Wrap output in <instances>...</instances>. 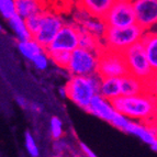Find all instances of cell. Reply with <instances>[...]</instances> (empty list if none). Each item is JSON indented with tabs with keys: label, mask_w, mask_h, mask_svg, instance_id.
<instances>
[{
	"label": "cell",
	"mask_w": 157,
	"mask_h": 157,
	"mask_svg": "<svg viewBox=\"0 0 157 157\" xmlns=\"http://www.w3.org/2000/svg\"><path fill=\"white\" fill-rule=\"evenodd\" d=\"M58 92L62 94V97H66V88H65V86L60 87L59 89H58Z\"/></svg>",
	"instance_id": "cell-34"
},
{
	"label": "cell",
	"mask_w": 157,
	"mask_h": 157,
	"mask_svg": "<svg viewBox=\"0 0 157 157\" xmlns=\"http://www.w3.org/2000/svg\"><path fill=\"white\" fill-rule=\"evenodd\" d=\"M53 147H54V151L56 152V154H62L64 151L67 149V144L64 140H56L54 141V144H53Z\"/></svg>",
	"instance_id": "cell-30"
},
{
	"label": "cell",
	"mask_w": 157,
	"mask_h": 157,
	"mask_svg": "<svg viewBox=\"0 0 157 157\" xmlns=\"http://www.w3.org/2000/svg\"><path fill=\"white\" fill-rule=\"evenodd\" d=\"M117 1H132V0H117Z\"/></svg>",
	"instance_id": "cell-37"
},
{
	"label": "cell",
	"mask_w": 157,
	"mask_h": 157,
	"mask_svg": "<svg viewBox=\"0 0 157 157\" xmlns=\"http://www.w3.org/2000/svg\"><path fill=\"white\" fill-rule=\"evenodd\" d=\"M8 24L10 26V29L12 30L13 34L16 35L18 42H24L28 40L32 39V35L30 33L28 26H26L25 19L21 18L20 16L17 14L16 17H13L8 21Z\"/></svg>",
	"instance_id": "cell-19"
},
{
	"label": "cell",
	"mask_w": 157,
	"mask_h": 157,
	"mask_svg": "<svg viewBox=\"0 0 157 157\" xmlns=\"http://www.w3.org/2000/svg\"><path fill=\"white\" fill-rule=\"evenodd\" d=\"M30 110H32L35 113H41L43 111V105L39 102H30Z\"/></svg>",
	"instance_id": "cell-33"
},
{
	"label": "cell",
	"mask_w": 157,
	"mask_h": 157,
	"mask_svg": "<svg viewBox=\"0 0 157 157\" xmlns=\"http://www.w3.org/2000/svg\"><path fill=\"white\" fill-rule=\"evenodd\" d=\"M0 13L7 21L16 17L18 14L16 0H0Z\"/></svg>",
	"instance_id": "cell-21"
},
{
	"label": "cell",
	"mask_w": 157,
	"mask_h": 157,
	"mask_svg": "<svg viewBox=\"0 0 157 157\" xmlns=\"http://www.w3.org/2000/svg\"><path fill=\"white\" fill-rule=\"evenodd\" d=\"M98 74L101 78L105 77H123L128 74V65L123 53L105 50L100 54V63Z\"/></svg>",
	"instance_id": "cell-7"
},
{
	"label": "cell",
	"mask_w": 157,
	"mask_h": 157,
	"mask_svg": "<svg viewBox=\"0 0 157 157\" xmlns=\"http://www.w3.org/2000/svg\"><path fill=\"white\" fill-rule=\"evenodd\" d=\"M24 146H25L26 152L29 153L31 157H39L40 156V149L37 146L36 142L34 136L30 132H25L24 134Z\"/></svg>",
	"instance_id": "cell-24"
},
{
	"label": "cell",
	"mask_w": 157,
	"mask_h": 157,
	"mask_svg": "<svg viewBox=\"0 0 157 157\" xmlns=\"http://www.w3.org/2000/svg\"><path fill=\"white\" fill-rule=\"evenodd\" d=\"M47 7V9L58 11L63 10L65 8H69L71 5V0H42Z\"/></svg>",
	"instance_id": "cell-27"
},
{
	"label": "cell",
	"mask_w": 157,
	"mask_h": 157,
	"mask_svg": "<svg viewBox=\"0 0 157 157\" xmlns=\"http://www.w3.org/2000/svg\"><path fill=\"white\" fill-rule=\"evenodd\" d=\"M86 111L90 114L105 121L108 123H111V121L117 112L112 101L103 98L101 94L94 96Z\"/></svg>",
	"instance_id": "cell-12"
},
{
	"label": "cell",
	"mask_w": 157,
	"mask_h": 157,
	"mask_svg": "<svg viewBox=\"0 0 157 157\" xmlns=\"http://www.w3.org/2000/svg\"><path fill=\"white\" fill-rule=\"evenodd\" d=\"M73 157H85V156H81V155H74Z\"/></svg>",
	"instance_id": "cell-36"
},
{
	"label": "cell",
	"mask_w": 157,
	"mask_h": 157,
	"mask_svg": "<svg viewBox=\"0 0 157 157\" xmlns=\"http://www.w3.org/2000/svg\"><path fill=\"white\" fill-rule=\"evenodd\" d=\"M18 50L24 58H26L30 62H33V59L40 54L46 52V48L43 47L37 41L32 39L24 41V42H18Z\"/></svg>",
	"instance_id": "cell-18"
},
{
	"label": "cell",
	"mask_w": 157,
	"mask_h": 157,
	"mask_svg": "<svg viewBox=\"0 0 157 157\" xmlns=\"http://www.w3.org/2000/svg\"><path fill=\"white\" fill-rule=\"evenodd\" d=\"M136 24L145 31L157 25V0H132Z\"/></svg>",
	"instance_id": "cell-11"
},
{
	"label": "cell",
	"mask_w": 157,
	"mask_h": 157,
	"mask_svg": "<svg viewBox=\"0 0 157 157\" xmlns=\"http://www.w3.org/2000/svg\"><path fill=\"white\" fill-rule=\"evenodd\" d=\"M79 47L94 52H101L102 50H105L102 40L94 36L92 34L81 29H79Z\"/></svg>",
	"instance_id": "cell-20"
},
{
	"label": "cell",
	"mask_w": 157,
	"mask_h": 157,
	"mask_svg": "<svg viewBox=\"0 0 157 157\" xmlns=\"http://www.w3.org/2000/svg\"><path fill=\"white\" fill-rule=\"evenodd\" d=\"M50 60H51V58H50V56H48V54H47V52H44L34 58L32 64H33V65L35 66V68L39 69V71H45V69L48 67Z\"/></svg>",
	"instance_id": "cell-28"
},
{
	"label": "cell",
	"mask_w": 157,
	"mask_h": 157,
	"mask_svg": "<svg viewBox=\"0 0 157 157\" xmlns=\"http://www.w3.org/2000/svg\"><path fill=\"white\" fill-rule=\"evenodd\" d=\"M123 55L128 65V74L141 79L144 82L148 81L149 78L153 76L154 71L148 62L143 43L139 42L133 46L128 47V50L123 52Z\"/></svg>",
	"instance_id": "cell-5"
},
{
	"label": "cell",
	"mask_w": 157,
	"mask_h": 157,
	"mask_svg": "<svg viewBox=\"0 0 157 157\" xmlns=\"http://www.w3.org/2000/svg\"><path fill=\"white\" fill-rule=\"evenodd\" d=\"M65 20L58 11L53 10V9H46L43 12L41 28L39 32L33 36V39L46 48L53 42V40L55 39L57 33L65 25Z\"/></svg>",
	"instance_id": "cell-6"
},
{
	"label": "cell",
	"mask_w": 157,
	"mask_h": 157,
	"mask_svg": "<svg viewBox=\"0 0 157 157\" xmlns=\"http://www.w3.org/2000/svg\"><path fill=\"white\" fill-rule=\"evenodd\" d=\"M50 56L51 60L55 64L56 66H58L59 68L66 69L69 64L71 60V53L68 52H55V53H47Z\"/></svg>",
	"instance_id": "cell-23"
},
{
	"label": "cell",
	"mask_w": 157,
	"mask_h": 157,
	"mask_svg": "<svg viewBox=\"0 0 157 157\" xmlns=\"http://www.w3.org/2000/svg\"><path fill=\"white\" fill-rule=\"evenodd\" d=\"M117 0H76L75 6L86 10L91 16L105 18Z\"/></svg>",
	"instance_id": "cell-13"
},
{
	"label": "cell",
	"mask_w": 157,
	"mask_h": 157,
	"mask_svg": "<svg viewBox=\"0 0 157 157\" xmlns=\"http://www.w3.org/2000/svg\"><path fill=\"white\" fill-rule=\"evenodd\" d=\"M108 28H128L136 24V17L132 1H117L105 17Z\"/></svg>",
	"instance_id": "cell-9"
},
{
	"label": "cell",
	"mask_w": 157,
	"mask_h": 157,
	"mask_svg": "<svg viewBox=\"0 0 157 157\" xmlns=\"http://www.w3.org/2000/svg\"><path fill=\"white\" fill-rule=\"evenodd\" d=\"M64 128L63 121L60 120L58 117H52L50 119V135L54 141L60 140L63 137Z\"/></svg>",
	"instance_id": "cell-22"
},
{
	"label": "cell",
	"mask_w": 157,
	"mask_h": 157,
	"mask_svg": "<svg viewBox=\"0 0 157 157\" xmlns=\"http://www.w3.org/2000/svg\"><path fill=\"white\" fill-rule=\"evenodd\" d=\"M101 52H94V51L86 50L82 47H78L74 52H71V60H69L66 71L71 76L96 75L99 71Z\"/></svg>",
	"instance_id": "cell-4"
},
{
	"label": "cell",
	"mask_w": 157,
	"mask_h": 157,
	"mask_svg": "<svg viewBox=\"0 0 157 157\" xmlns=\"http://www.w3.org/2000/svg\"><path fill=\"white\" fill-rule=\"evenodd\" d=\"M145 32L146 31L137 24L120 29L108 28L107 33L102 39L103 46L107 50L123 53L128 47L141 42Z\"/></svg>",
	"instance_id": "cell-3"
},
{
	"label": "cell",
	"mask_w": 157,
	"mask_h": 157,
	"mask_svg": "<svg viewBox=\"0 0 157 157\" xmlns=\"http://www.w3.org/2000/svg\"><path fill=\"white\" fill-rule=\"evenodd\" d=\"M146 92L153 96L157 101V71L153 74L148 81H146Z\"/></svg>",
	"instance_id": "cell-29"
},
{
	"label": "cell",
	"mask_w": 157,
	"mask_h": 157,
	"mask_svg": "<svg viewBox=\"0 0 157 157\" xmlns=\"http://www.w3.org/2000/svg\"><path fill=\"white\" fill-rule=\"evenodd\" d=\"M14 100H16L17 105L20 108H22V109H29L30 108V101L26 98H24V96L18 94V96H16Z\"/></svg>",
	"instance_id": "cell-32"
},
{
	"label": "cell",
	"mask_w": 157,
	"mask_h": 157,
	"mask_svg": "<svg viewBox=\"0 0 157 157\" xmlns=\"http://www.w3.org/2000/svg\"><path fill=\"white\" fill-rule=\"evenodd\" d=\"M156 123H157V119H156Z\"/></svg>",
	"instance_id": "cell-38"
},
{
	"label": "cell",
	"mask_w": 157,
	"mask_h": 157,
	"mask_svg": "<svg viewBox=\"0 0 157 157\" xmlns=\"http://www.w3.org/2000/svg\"><path fill=\"white\" fill-rule=\"evenodd\" d=\"M122 80V96H137L143 92H146V82L135 76L128 74L121 77Z\"/></svg>",
	"instance_id": "cell-17"
},
{
	"label": "cell",
	"mask_w": 157,
	"mask_h": 157,
	"mask_svg": "<svg viewBox=\"0 0 157 157\" xmlns=\"http://www.w3.org/2000/svg\"><path fill=\"white\" fill-rule=\"evenodd\" d=\"M130 121H131V119H128V117H125L124 114H122V113H120L119 111H117L110 124H112L114 128H119V130L124 132L126 126H128V124L130 123Z\"/></svg>",
	"instance_id": "cell-26"
},
{
	"label": "cell",
	"mask_w": 157,
	"mask_h": 157,
	"mask_svg": "<svg viewBox=\"0 0 157 157\" xmlns=\"http://www.w3.org/2000/svg\"><path fill=\"white\" fill-rule=\"evenodd\" d=\"M99 94L113 101L122 96V80L120 77H105L101 79Z\"/></svg>",
	"instance_id": "cell-14"
},
{
	"label": "cell",
	"mask_w": 157,
	"mask_h": 157,
	"mask_svg": "<svg viewBox=\"0 0 157 157\" xmlns=\"http://www.w3.org/2000/svg\"><path fill=\"white\" fill-rule=\"evenodd\" d=\"M52 157H63V156H62V154H55V155H53Z\"/></svg>",
	"instance_id": "cell-35"
},
{
	"label": "cell",
	"mask_w": 157,
	"mask_h": 157,
	"mask_svg": "<svg viewBox=\"0 0 157 157\" xmlns=\"http://www.w3.org/2000/svg\"><path fill=\"white\" fill-rule=\"evenodd\" d=\"M17 2V13L23 19L44 12L47 9L42 0H16Z\"/></svg>",
	"instance_id": "cell-15"
},
{
	"label": "cell",
	"mask_w": 157,
	"mask_h": 157,
	"mask_svg": "<svg viewBox=\"0 0 157 157\" xmlns=\"http://www.w3.org/2000/svg\"><path fill=\"white\" fill-rule=\"evenodd\" d=\"M42 19H43V12L34 14V16H31L28 19H25L26 26H28V29H29L32 37L39 32L40 28H41V23H42Z\"/></svg>",
	"instance_id": "cell-25"
},
{
	"label": "cell",
	"mask_w": 157,
	"mask_h": 157,
	"mask_svg": "<svg viewBox=\"0 0 157 157\" xmlns=\"http://www.w3.org/2000/svg\"><path fill=\"white\" fill-rule=\"evenodd\" d=\"M79 47V29L73 21L66 22L55 39L46 47L47 53H71Z\"/></svg>",
	"instance_id": "cell-8"
},
{
	"label": "cell",
	"mask_w": 157,
	"mask_h": 157,
	"mask_svg": "<svg viewBox=\"0 0 157 157\" xmlns=\"http://www.w3.org/2000/svg\"><path fill=\"white\" fill-rule=\"evenodd\" d=\"M115 110L133 121L151 123L157 119V101L148 92L121 96L112 101Z\"/></svg>",
	"instance_id": "cell-1"
},
{
	"label": "cell",
	"mask_w": 157,
	"mask_h": 157,
	"mask_svg": "<svg viewBox=\"0 0 157 157\" xmlns=\"http://www.w3.org/2000/svg\"><path fill=\"white\" fill-rule=\"evenodd\" d=\"M101 79L99 74L92 76H71L65 85L66 98L87 110L94 96L99 94Z\"/></svg>",
	"instance_id": "cell-2"
},
{
	"label": "cell",
	"mask_w": 157,
	"mask_h": 157,
	"mask_svg": "<svg viewBox=\"0 0 157 157\" xmlns=\"http://www.w3.org/2000/svg\"><path fill=\"white\" fill-rule=\"evenodd\" d=\"M153 71H157V31H146L141 41Z\"/></svg>",
	"instance_id": "cell-16"
},
{
	"label": "cell",
	"mask_w": 157,
	"mask_h": 157,
	"mask_svg": "<svg viewBox=\"0 0 157 157\" xmlns=\"http://www.w3.org/2000/svg\"><path fill=\"white\" fill-rule=\"evenodd\" d=\"M75 12L73 13L71 21L78 26L79 29L85 30L88 33L92 34L94 36L102 40L108 31V24L105 23V19L91 16L86 10L75 7Z\"/></svg>",
	"instance_id": "cell-10"
},
{
	"label": "cell",
	"mask_w": 157,
	"mask_h": 157,
	"mask_svg": "<svg viewBox=\"0 0 157 157\" xmlns=\"http://www.w3.org/2000/svg\"><path fill=\"white\" fill-rule=\"evenodd\" d=\"M79 148H80L81 153L85 157H98V155L85 143H79Z\"/></svg>",
	"instance_id": "cell-31"
}]
</instances>
